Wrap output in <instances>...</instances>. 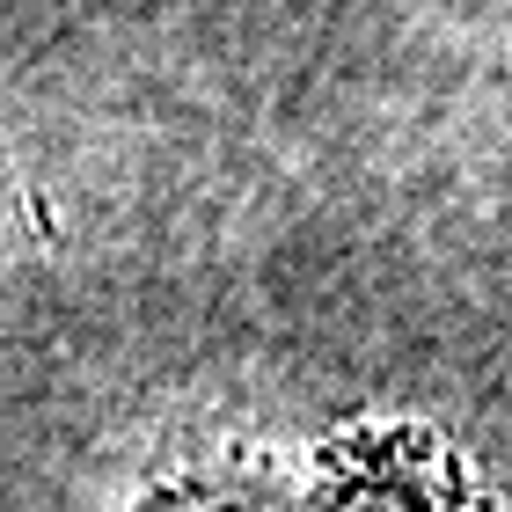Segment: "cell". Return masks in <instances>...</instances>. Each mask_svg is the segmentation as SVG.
Returning <instances> with one entry per match:
<instances>
[{"label":"cell","mask_w":512,"mask_h":512,"mask_svg":"<svg viewBox=\"0 0 512 512\" xmlns=\"http://www.w3.org/2000/svg\"><path fill=\"white\" fill-rule=\"evenodd\" d=\"M315 512H476L461 461L417 425L344 432L315 461Z\"/></svg>","instance_id":"1"},{"label":"cell","mask_w":512,"mask_h":512,"mask_svg":"<svg viewBox=\"0 0 512 512\" xmlns=\"http://www.w3.org/2000/svg\"><path fill=\"white\" fill-rule=\"evenodd\" d=\"M147 512H293L278 491H264V483H235V476H220V483H183V491H161Z\"/></svg>","instance_id":"2"}]
</instances>
